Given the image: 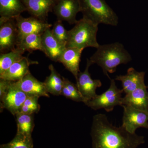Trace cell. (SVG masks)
<instances>
[{
	"label": "cell",
	"mask_w": 148,
	"mask_h": 148,
	"mask_svg": "<svg viewBox=\"0 0 148 148\" xmlns=\"http://www.w3.org/2000/svg\"><path fill=\"white\" fill-rule=\"evenodd\" d=\"M110 79V85L108 89L101 95H97L90 101H86L84 103L86 106L95 110L104 109L107 112H112L116 106H121L123 90L117 87L115 79Z\"/></svg>",
	"instance_id": "5b68a950"
},
{
	"label": "cell",
	"mask_w": 148,
	"mask_h": 148,
	"mask_svg": "<svg viewBox=\"0 0 148 148\" xmlns=\"http://www.w3.org/2000/svg\"><path fill=\"white\" fill-rule=\"evenodd\" d=\"M145 74V72H138L134 68H130L126 75L117 76L115 80L121 82L122 90L126 94L146 85Z\"/></svg>",
	"instance_id": "e0dca14e"
},
{
	"label": "cell",
	"mask_w": 148,
	"mask_h": 148,
	"mask_svg": "<svg viewBox=\"0 0 148 148\" xmlns=\"http://www.w3.org/2000/svg\"><path fill=\"white\" fill-rule=\"evenodd\" d=\"M38 64V61H32L28 57L23 56L12 65L3 73L0 75V78L9 81H18L30 73L29 67L31 65Z\"/></svg>",
	"instance_id": "9a60e30c"
},
{
	"label": "cell",
	"mask_w": 148,
	"mask_h": 148,
	"mask_svg": "<svg viewBox=\"0 0 148 148\" xmlns=\"http://www.w3.org/2000/svg\"><path fill=\"white\" fill-rule=\"evenodd\" d=\"M49 69L50 71V75L46 78L44 82L47 91L54 95H61L64 86L63 77L56 70L52 64L49 65Z\"/></svg>",
	"instance_id": "ffe728a7"
},
{
	"label": "cell",
	"mask_w": 148,
	"mask_h": 148,
	"mask_svg": "<svg viewBox=\"0 0 148 148\" xmlns=\"http://www.w3.org/2000/svg\"><path fill=\"white\" fill-rule=\"evenodd\" d=\"M39 98L37 96H27L19 112L29 114L38 113L40 109L38 103Z\"/></svg>",
	"instance_id": "484cf974"
},
{
	"label": "cell",
	"mask_w": 148,
	"mask_h": 148,
	"mask_svg": "<svg viewBox=\"0 0 148 148\" xmlns=\"http://www.w3.org/2000/svg\"><path fill=\"white\" fill-rule=\"evenodd\" d=\"M63 78L64 86L61 95L75 102L84 103L85 101L80 93L77 85L74 84L68 79L64 77Z\"/></svg>",
	"instance_id": "cb8c5ba5"
},
{
	"label": "cell",
	"mask_w": 148,
	"mask_h": 148,
	"mask_svg": "<svg viewBox=\"0 0 148 148\" xmlns=\"http://www.w3.org/2000/svg\"><path fill=\"white\" fill-rule=\"evenodd\" d=\"M25 51L16 47L13 50L0 55V75L8 70L12 65L21 59Z\"/></svg>",
	"instance_id": "603a6c76"
},
{
	"label": "cell",
	"mask_w": 148,
	"mask_h": 148,
	"mask_svg": "<svg viewBox=\"0 0 148 148\" xmlns=\"http://www.w3.org/2000/svg\"><path fill=\"white\" fill-rule=\"evenodd\" d=\"M42 52L51 61L58 62L66 47L56 38L50 28L42 35Z\"/></svg>",
	"instance_id": "7c38bea8"
},
{
	"label": "cell",
	"mask_w": 148,
	"mask_h": 148,
	"mask_svg": "<svg viewBox=\"0 0 148 148\" xmlns=\"http://www.w3.org/2000/svg\"><path fill=\"white\" fill-rule=\"evenodd\" d=\"M18 29V41L23 37L32 34H42L52 25L46 21L32 16L24 18L21 15L14 18Z\"/></svg>",
	"instance_id": "ba28073f"
},
{
	"label": "cell",
	"mask_w": 148,
	"mask_h": 148,
	"mask_svg": "<svg viewBox=\"0 0 148 148\" xmlns=\"http://www.w3.org/2000/svg\"><path fill=\"white\" fill-rule=\"evenodd\" d=\"M75 24L73 28L68 31L66 47L83 49L88 47L98 48L100 46L97 40L98 25L84 17Z\"/></svg>",
	"instance_id": "3957f363"
},
{
	"label": "cell",
	"mask_w": 148,
	"mask_h": 148,
	"mask_svg": "<svg viewBox=\"0 0 148 148\" xmlns=\"http://www.w3.org/2000/svg\"><path fill=\"white\" fill-rule=\"evenodd\" d=\"M6 148H34L32 136H28L16 133L13 140L4 144Z\"/></svg>",
	"instance_id": "d4e9b609"
},
{
	"label": "cell",
	"mask_w": 148,
	"mask_h": 148,
	"mask_svg": "<svg viewBox=\"0 0 148 148\" xmlns=\"http://www.w3.org/2000/svg\"><path fill=\"white\" fill-rule=\"evenodd\" d=\"M83 50L77 48H66L58 61L73 75L76 79L80 72L79 64Z\"/></svg>",
	"instance_id": "ac0fdd59"
},
{
	"label": "cell",
	"mask_w": 148,
	"mask_h": 148,
	"mask_svg": "<svg viewBox=\"0 0 148 148\" xmlns=\"http://www.w3.org/2000/svg\"><path fill=\"white\" fill-rule=\"evenodd\" d=\"M34 114H29L18 112L15 115L17 132L28 136H32V133L35 126Z\"/></svg>",
	"instance_id": "44dd1931"
},
{
	"label": "cell",
	"mask_w": 148,
	"mask_h": 148,
	"mask_svg": "<svg viewBox=\"0 0 148 148\" xmlns=\"http://www.w3.org/2000/svg\"><path fill=\"white\" fill-rule=\"evenodd\" d=\"M11 81L0 78V98H2L8 90Z\"/></svg>",
	"instance_id": "83f0119b"
},
{
	"label": "cell",
	"mask_w": 148,
	"mask_h": 148,
	"mask_svg": "<svg viewBox=\"0 0 148 148\" xmlns=\"http://www.w3.org/2000/svg\"><path fill=\"white\" fill-rule=\"evenodd\" d=\"M83 17L94 24L117 26L118 16L106 0H79Z\"/></svg>",
	"instance_id": "277c9868"
},
{
	"label": "cell",
	"mask_w": 148,
	"mask_h": 148,
	"mask_svg": "<svg viewBox=\"0 0 148 148\" xmlns=\"http://www.w3.org/2000/svg\"><path fill=\"white\" fill-rule=\"evenodd\" d=\"M26 11L22 0H0L1 17L14 18Z\"/></svg>",
	"instance_id": "d6986e66"
},
{
	"label": "cell",
	"mask_w": 148,
	"mask_h": 148,
	"mask_svg": "<svg viewBox=\"0 0 148 148\" xmlns=\"http://www.w3.org/2000/svg\"><path fill=\"white\" fill-rule=\"evenodd\" d=\"M57 20L67 21L71 24H75L77 14L81 12L79 0H57L53 9Z\"/></svg>",
	"instance_id": "8fae6325"
},
{
	"label": "cell",
	"mask_w": 148,
	"mask_h": 148,
	"mask_svg": "<svg viewBox=\"0 0 148 148\" xmlns=\"http://www.w3.org/2000/svg\"><path fill=\"white\" fill-rule=\"evenodd\" d=\"M51 31L56 38L66 47L68 38V31L64 27L62 21L57 20L55 21Z\"/></svg>",
	"instance_id": "4316f807"
},
{
	"label": "cell",
	"mask_w": 148,
	"mask_h": 148,
	"mask_svg": "<svg viewBox=\"0 0 148 148\" xmlns=\"http://www.w3.org/2000/svg\"><path fill=\"white\" fill-rule=\"evenodd\" d=\"M91 65L89 59H87L85 70L84 71L79 72L76 79L77 87L82 96L84 98L85 103L91 100L97 95L96 89L101 87L102 85L100 80L93 79L91 78L89 72V68Z\"/></svg>",
	"instance_id": "9c48e42d"
},
{
	"label": "cell",
	"mask_w": 148,
	"mask_h": 148,
	"mask_svg": "<svg viewBox=\"0 0 148 148\" xmlns=\"http://www.w3.org/2000/svg\"><path fill=\"white\" fill-rule=\"evenodd\" d=\"M18 32L14 18H0V51L5 53L16 48Z\"/></svg>",
	"instance_id": "8992f818"
},
{
	"label": "cell",
	"mask_w": 148,
	"mask_h": 148,
	"mask_svg": "<svg viewBox=\"0 0 148 148\" xmlns=\"http://www.w3.org/2000/svg\"><path fill=\"white\" fill-rule=\"evenodd\" d=\"M16 84L27 96L45 97L49 98L44 83L40 81L31 73L26 75L22 79L16 82Z\"/></svg>",
	"instance_id": "5bb4252c"
},
{
	"label": "cell",
	"mask_w": 148,
	"mask_h": 148,
	"mask_svg": "<svg viewBox=\"0 0 148 148\" xmlns=\"http://www.w3.org/2000/svg\"><path fill=\"white\" fill-rule=\"evenodd\" d=\"M0 148H6L5 147V146L4 145H1V147H0Z\"/></svg>",
	"instance_id": "f1b7e54d"
},
{
	"label": "cell",
	"mask_w": 148,
	"mask_h": 148,
	"mask_svg": "<svg viewBox=\"0 0 148 148\" xmlns=\"http://www.w3.org/2000/svg\"><path fill=\"white\" fill-rule=\"evenodd\" d=\"M90 135L92 148H137L145 143L143 136L114 126L103 114L93 116Z\"/></svg>",
	"instance_id": "6da1fadb"
},
{
	"label": "cell",
	"mask_w": 148,
	"mask_h": 148,
	"mask_svg": "<svg viewBox=\"0 0 148 148\" xmlns=\"http://www.w3.org/2000/svg\"><path fill=\"white\" fill-rule=\"evenodd\" d=\"M42 35L32 34L25 36L19 41L16 47L30 53L36 50L42 51Z\"/></svg>",
	"instance_id": "7402d4cb"
},
{
	"label": "cell",
	"mask_w": 148,
	"mask_h": 148,
	"mask_svg": "<svg viewBox=\"0 0 148 148\" xmlns=\"http://www.w3.org/2000/svg\"><path fill=\"white\" fill-rule=\"evenodd\" d=\"M27 97L16 82H11L8 90L2 98H0L1 110L6 109L15 116L19 112Z\"/></svg>",
	"instance_id": "52a82bcc"
},
{
	"label": "cell",
	"mask_w": 148,
	"mask_h": 148,
	"mask_svg": "<svg viewBox=\"0 0 148 148\" xmlns=\"http://www.w3.org/2000/svg\"><path fill=\"white\" fill-rule=\"evenodd\" d=\"M88 59L92 65L101 67L104 74L110 79L108 73H115L118 66L129 63L132 57L122 44L116 42L100 45Z\"/></svg>",
	"instance_id": "7a4b0ae2"
},
{
	"label": "cell",
	"mask_w": 148,
	"mask_h": 148,
	"mask_svg": "<svg viewBox=\"0 0 148 148\" xmlns=\"http://www.w3.org/2000/svg\"><path fill=\"white\" fill-rule=\"evenodd\" d=\"M145 86L125 94L122 98L121 106H130L148 113V92Z\"/></svg>",
	"instance_id": "2e32d148"
},
{
	"label": "cell",
	"mask_w": 148,
	"mask_h": 148,
	"mask_svg": "<svg viewBox=\"0 0 148 148\" xmlns=\"http://www.w3.org/2000/svg\"><path fill=\"white\" fill-rule=\"evenodd\" d=\"M122 126L128 132L135 133L140 127L148 129V113L137 110L130 106H123Z\"/></svg>",
	"instance_id": "30bf717a"
},
{
	"label": "cell",
	"mask_w": 148,
	"mask_h": 148,
	"mask_svg": "<svg viewBox=\"0 0 148 148\" xmlns=\"http://www.w3.org/2000/svg\"><path fill=\"white\" fill-rule=\"evenodd\" d=\"M57 0H22L32 16L46 21L49 13L53 11Z\"/></svg>",
	"instance_id": "4fadbf2b"
}]
</instances>
